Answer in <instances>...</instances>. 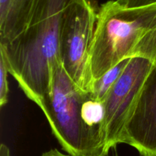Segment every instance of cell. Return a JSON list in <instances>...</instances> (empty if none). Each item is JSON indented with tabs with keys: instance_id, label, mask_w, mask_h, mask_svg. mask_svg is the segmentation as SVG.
<instances>
[{
	"instance_id": "ba28073f",
	"label": "cell",
	"mask_w": 156,
	"mask_h": 156,
	"mask_svg": "<svg viewBox=\"0 0 156 156\" xmlns=\"http://www.w3.org/2000/svg\"><path fill=\"white\" fill-rule=\"evenodd\" d=\"M130 58H126L91 84L89 92L95 99L103 101L109 90L124 70Z\"/></svg>"
},
{
	"instance_id": "8992f818",
	"label": "cell",
	"mask_w": 156,
	"mask_h": 156,
	"mask_svg": "<svg viewBox=\"0 0 156 156\" xmlns=\"http://www.w3.org/2000/svg\"><path fill=\"white\" fill-rule=\"evenodd\" d=\"M121 143L135 148L141 156H156V62L125 126Z\"/></svg>"
},
{
	"instance_id": "8fae6325",
	"label": "cell",
	"mask_w": 156,
	"mask_h": 156,
	"mask_svg": "<svg viewBox=\"0 0 156 156\" xmlns=\"http://www.w3.org/2000/svg\"><path fill=\"white\" fill-rule=\"evenodd\" d=\"M0 156H10L9 148L4 144H2L0 146Z\"/></svg>"
},
{
	"instance_id": "52a82bcc",
	"label": "cell",
	"mask_w": 156,
	"mask_h": 156,
	"mask_svg": "<svg viewBox=\"0 0 156 156\" xmlns=\"http://www.w3.org/2000/svg\"><path fill=\"white\" fill-rule=\"evenodd\" d=\"M37 0H0V44L18 37L27 26Z\"/></svg>"
},
{
	"instance_id": "9c48e42d",
	"label": "cell",
	"mask_w": 156,
	"mask_h": 156,
	"mask_svg": "<svg viewBox=\"0 0 156 156\" xmlns=\"http://www.w3.org/2000/svg\"><path fill=\"white\" fill-rule=\"evenodd\" d=\"M8 73H9L5 60L0 54V106L2 107L8 102L9 98V82Z\"/></svg>"
},
{
	"instance_id": "7a4b0ae2",
	"label": "cell",
	"mask_w": 156,
	"mask_h": 156,
	"mask_svg": "<svg viewBox=\"0 0 156 156\" xmlns=\"http://www.w3.org/2000/svg\"><path fill=\"white\" fill-rule=\"evenodd\" d=\"M136 56L156 61V3L136 8H125L117 0L102 4L90 56L91 83Z\"/></svg>"
},
{
	"instance_id": "277c9868",
	"label": "cell",
	"mask_w": 156,
	"mask_h": 156,
	"mask_svg": "<svg viewBox=\"0 0 156 156\" xmlns=\"http://www.w3.org/2000/svg\"><path fill=\"white\" fill-rule=\"evenodd\" d=\"M97 12L90 0H74L67 9L59 35V58L69 77L89 91L90 56Z\"/></svg>"
},
{
	"instance_id": "30bf717a",
	"label": "cell",
	"mask_w": 156,
	"mask_h": 156,
	"mask_svg": "<svg viewBox=\"0 0 156 156\" xmlns=\"http://www.w3.org/2000/svg\"><path fill=\"white\" fill-rule=\"evenodd\" d=\"M41 156H72L70 154H65L60 152L57 149H51L48 151H46Z\"/></svg>"
},
{
	"instance_id": "6da1fadb",
	"label": "cell",
	"mask_w": 156,
	"mask_h": 156,
	"mask_svg": "<svg viewBox=\"0 0 156 156\" xmlns=\"http://www.w3.org/2000/svg\"><path fill=\"white\" fill-rule=\"evenodd\" d=\"M73 1L37 0L24 30L10 42L0 44L9 73L37 106L51 91L53 70L61 62L62 19Z\"/></svg>"
},
{
	"instance_id": "3957f363",
	"label": "cell",
	"mask_w": 156,
	"mask_h": 156,
	"mask_svg": "<svg viewBox=\"0 0 156 156\" xmlns=\"http://www.w3.org/2000/svg\"><path fill=\"white\" fill-rule=\"evenodd\" d=\"M88 92L69 77L59 62L53 70L51 91L38 106L62 149L72 156L108 154L105 142L85 122L83 107Z\"/></svg>"
},
{
	"instance_id": "5b68a950",
	"label": "cell",
	"mask_w": 156,
	"mask_h": 156,
	"mask_svg": "<svg viewBox=\"0 0 156 156\" xmlns=\"http://www.w3.org/2000/svg\"><path fill=\"white\" fill-rule=\"evenodd\" d=\"M155 62L146 57L131 58L122 74L103 100L107 154L111 148L122 142L125 126Z\"/></svg>"
},
{
	"instance_id": "7c38bea8",
	"label": "cell",
	"mask_w": 156,
	"mask_h": 156,
	"mask_svg": "<svg viewBox=\"0 0 156 156\" xmlns=\"http://www.w3.org/2000/svg\"><path fill=\"white\" fill-rule=\"evenodd\" d=\"M100 156H108V154H101V155Z\"/></svg>"
}]
</instances>
